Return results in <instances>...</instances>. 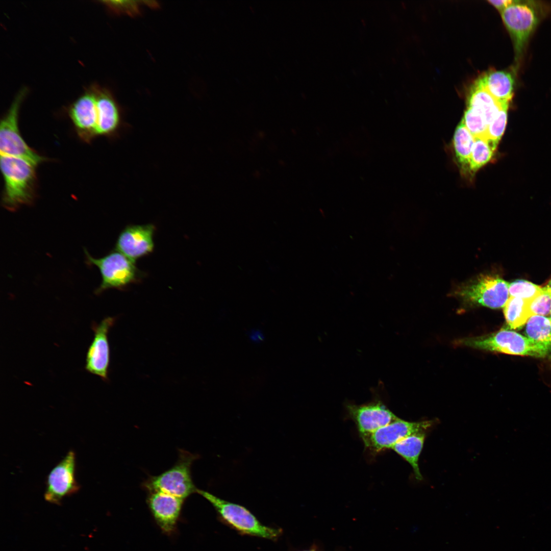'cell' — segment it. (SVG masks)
Instances as JSON below:
<instances>
[{"label":"cell","mask_w":551,"mask_h":551,"mask_svg":"<svg viewBox=\"0 0 551 551\" xmlns=\"http://www.w3.org/2000/svg\"><path fill=\"white\" fill-rule=\"evenodd\" d=\"M0 165L4 180V207L14 211L32 204L36 196V166L21 158L2 155Z\"/></svg>","instance_id":"obj_1"},{"label":"cell","mask_w":551,"mask_h":551,"mask_svg":"<svg viewBox=\"0 0 551 551\" xmlns=\"http://www.w3.org/2000/svg\"><path fill=\"white\" fill-rule=\"evenodd\" d=\"M84 252L87 263L96 266L102 276L101 284L95 291L96 294L109 289L126 290L131 285L141 282L146 274L135 262L115 249L99 258H93L85 249Z\"/></svg>","instance_id":"obj_2"},{"label":"cell","mask_w":551,"mask_h":551,"mask_svg":"<svg viewBox=\"0 0 551 551\" xmlns=\"http://www.w3.org/2000/svg\"><path fill=\"white\" fill-rule=\"evenodd\" d=\"M198 458L197 454L180 449L175 464L159 475L148 477L142 483L143 488L147 492L161 491L183 499L197 493L198 489L192 480L191 466Z\"/></svg>","instance_id":"obj_3"},{"label":"cell","mask_w":551,"mask_h":551,"mask_svg":"<svg viewBox=\"0 0 551 551\" xmlns=\"http://www.w3.org/2000/svg\"><path fill=\"white\" fill-rule=\"evenodd\" d=\"M461 343L477 349L535 357H544L551 350L550 345L534 341L507 330L488 336L466 338Z\"/></svg>","instance_id":"obj_4"},{"label":"cell","mask_w":551,"mask_h":551,"mask_svg":"<svg viewBox=\"0 0 551 551\" xmlns=\"http://www.w3.org/2000/svg\"><path fill=\"white\" fill-rule=\"evenodd\" d=\"M28 89H21L17 93L8 110L1 119L0 124L1 155L24 159L35 166L47 159L31 148L25 142L18 127V114L21 104Z\"/></svg>","instance_id":"obj_5"},{"label":"cell","mask_w":551,"mask_h":551,"mask_svg":"<svg viewBox=\"0 0 551 551\" xmlns=\"http://www.w3.org/2000/svg\"><path fill=\"white\" fill-rule=\"evenodd\" d=\"M197 493L213 506L221 518L243 534L274 540L281 534V530L262 524L242 506L222 499L206 491L198 489Z\"/></svg>","instance_id":"obj_6"},{"label":"cell","mask_w":551,"mask_h":551,"mask_svg":"<svg viewBox=\"0 0 551 551\" xmlns=\"http://www.w3.org/2000/svg\"><path fill=\"white\" fill-rule=\"evenodd\" d=\"M466 303L492 309L504 307L509 297V283L493 274H481L455 292Z\"/></svg>","instance_id":"obj_7"},{"label":"cell","mask_w":551,"mask_h":551,"mask_svg":"<svg viewBox=\"0 0 551 551\" xmlns=\"http://www.w3.org/2000/svg\"><path fill=\"white\" fill-rule=\"evenodd\" d=\"M531 3L514 1L500 13L503 22L513 41L516 58L518 59L539 21L535 5Z\"/></svg>","instance_id":"obj_8"},{"label":"cell","mask_w":551,"mask_h":551,"mask_svg":"<svg viewBox=\"0 0 551 551\" xmlns=\"http://www.w3.org/2000/svg\"><path fill=\"white\" fill-rule=\"evenodd\" d=\"M76 455L69 450L47 476L44 499L60 505L63 498L78 492L80 486L75 478Z\"/></svg>","instance_id":"obj_9"},{"label":"cell","mask_w":551,"mask_h":551,"mask_svg":"<svg viewBox=\"0 0 551 551\" xmlns=\"http://www.w3.org/2000/svg\"><path fill=\"white\" fill-rule=\"evenodd\" d=\"M116 320V317H107L99 324L92 323L91 329L94 332V337L86 354L85 370L98 376L106 382L109 380L110 349L108 334Z\"/></svg>","instance_id":"obj_10"},{"label":"cell","mask_w":551,"mask_h":551,"mask_svg":"<svg viewBox=\"0 0 551 551\" xmlns=\"http://www.w3.org/2000/svg\"><path fill=\"white\" fill-rule=\"evenodd\" d=\"M432 424L431 421L410 422L397 418L373 432L361 436L365 446L379 452L391 448L398 442L414 434L423 432Z\"/></svg>","instance_id":"obj_11"},{"label":"cell","mask_w":551,"mask_h":551,"mask_svg":"<svg viewBox=\"0 0 551 551\" xmlns=\"http://www.w3.org/2000/svg\"><path fill=\"white\" fill-rule=\"evenodd\" d=\"M156 229L152 223L128 224L119 234L115 249L135 263L153 252Z\"/></svg>","instance_id":"obj_12"},{"label":"cell","mask_w":551,"mask_h":551,"mask_svg":"<svg viewBox=\"0 0 551 551\" xmlns=\"http://www.w3.org/2000/svg\"><path fill=\"white\" fill-rule=\"evenodd\" d=\"M67 112L78 136L83 141L89 143L97 136L96 98L90 86L70 105Z\"/></svg>","instance_id":"obj_13"},{"label":"cell","mask_w":551,"mask_h":551,"mask_svg":"<svg viewBox=\"0 0 551 551\" xmlns=\"http://www.w3.org/2000/svg\"><path fill=\"white\" fill-rule=\"evenodd\" d=\"M346 410L355 421L360 437L373 432L398 417L380 400L362 405L346 403Z\"/></svg>","instance_id":"obj_14"},{"label":"cell","mask_w":551,"mask_h":551,"mask_svg":"<svg viewBox=\"0 0 551 551\" xmlns=\"http://www.w3.org/2000/svg\"><path fill=\"white\" fill-rule=\"evenodd\" d=\"M96 98L97 136L114 138L123 127L120 109L110 93L97 85L90 86Z\"/></svg>","instance_id":"obj_15"},{"label":"cell","mask_w":551,"mask_h":551,"mask_svg":"<svg viewBox=\"0 0 551 551\" xmlns=\"http://www.w3.org/2000/svg\"><path fill=\"white\" fill-rule=\"evenodd\" d=\"M184 499L161 491L148 492L147 504L162 531L171 534L175 530Z\"/></svg>","instance_id":"obj_16"},{"label":"cell","mask_w":551,"mask_h":551,"mask_svg":"<svg viewBox=\"0 0 551 551\" xmlns=\"http://www.w3.org/2000/svg\"><path fill=\"white\" fill-rule=\"evenodd\" d=\"M467 106L480 113L488 126L499 111L503 108H508L509 105L498 102L485 88L479 78L470 88Z\"/></svg>","instance_id":"obj_17"},{"label":"cell","mask_w":551,"mask_h":551,"mask_svg":"<svg viewBox=\"0 0 551 551\" xmlns=\"http://www.w3.org/2000/svg\"><path fill=\"white\" fill-rule=\"evenodd\" d=\"M488 91L502 105H509L514 95V78L506 70L489 71L479 77Z\"/></svg>","instance_id":"obj_18"},{"label":"cell","mask_w":551,"mask_h":551,"mask_svg":"<svg viewBox=\"0 0 551 551\" xmlns=\"http://www.w3.org/2000/svg\"><path fill=\"white\" fill-rule=\"evenodd\" d=\"M425 437L424 432H420L405 438L391 448L410 464L415 478L419 481L422 479V476L418 466V459Z\"/></svg>","instance_id":"obj_19"},{"label":"cell","mask_w":551,"mask_h":551,"mask_svg":"<svg viewBox=\"0 0 551 551\" xmlns=\"http://www.w3.org/2000/svg\"><path fill=\"white\" fill-rule=\"evenodd\" d=\"M474 141V137L461 120L455 130L454 146L458 161L463 169H469V163Z\"/></svg>","instance_id":"obj_20"},{"label":"cell","mask_w":551,"mask_h":551,"mask_svg":"<svg viewBox=\"0 0 551 551\" xmlns=\"http://www.w3.org/2000/svg\"><path fill=\"white\" fill-rule=\"evenodd\" d=\"M469 163V169L474 172L487 163L493 156L497 144L484 136L474 137Z\"/></svg>","instance_id":"obj_21"},{"label":"cell","mask_w":551,"mask_h":551,"mask_svg":"<svg viewBox=\"0 0 551 551\" xmlns=\"http://www.w3.org/2000/svg\"><path fill=\"white\" fill-rule=\"evenodd\" d=\"M506 321L512 329H516L525 324L531 316L527 305V300L510 296L504 306Z\"/></svg>","instance_id":"obj_22"},{"label":"cell","mask_w":551,"mask_h":551,"mask_svg":"<svg viewBox=\"0 0 551 551\" xmlns=\"http://www.w3.org/2000/svg\"><path fill=\"white\" fill-rule=\"evenodd\" d=\"M525 332L529 338L551 345V320L546 316H531L527 322Z\"/></svg>","instance_id":"obj_23"},{"label":"cell","mask_w":551,"mask_h":551,"mask_svg":"<svg viewBox=\"0 0 551 551\" xmlns=\"http://www.w3.org/2000/svg\"><path fill=\"white\" fill-rule=\"evenodd\" d=\"M527 305L531 316H546L551 312V294L545 287L542 288L535 296L527 300Z\"/></svg>","instance_id":"obj_24"},{"label":"cell","mask_w":551,"mask_h":551,"mask_svg":"<svg viewBox=\"0 0 551 551\" xmlns=\"http://www.w3.org/2000/svg\"><path fill=\"white\" fill-rule=\"evenodd\" d=\"M462 121L474 137L484 136L488 126L482 115L475 110L467 107Z\"/></svg>","instance_id":"obj_25"},{"label":"cell","mask_w":551,"mask_h":551,"mask_svg":"<svg viewBox=\"0 0 551 551\" xmlns=\"http://www.w3.org/2000/svg\"><path fill=\"white\" fill-rule=\"evenodd\" d=\"M541 287L532 282L517 280L509 284L510 296L530 300L535 296L541 290Z\"/></svg>","instance_id":"obj_26"},{"label":"cell","mask_w":551,"mask_h":551,"mask_svg":"<svg viewBox=\"0 0 551 551\" xmlns=\"http://www.w3.org/2000/svg\"><path fill=\"white\" fill-rule=\"evenodd\" d=\"M508 107L502 108L491 123L487 126L484 136L490 141L498 144L503 136L507 124Z\"/></svg>","instance_id":"obj_27"},{"label":"cell","mask_w":551,"mask_h":551,"mask_svg":"<svg viewBox=\"0 0 551 551\" xmlns=\"http://www.w3.org/2000/svg\"><path fill=\"white\" fill-rule=\"evenodd\" d=\"M110 9L115 11L134 12L137 8L133 1H105L102 2Z\"/></svg>","instance_id":"obj_28"},{"label":"cell","mask_w":551,"mask_h":551,"mask_svg":"<svg viewBox=\"0 0 551 551\" xmlns=\"http://www.w3.org/2000/svg\"><path fill=\"white\" fill-rule=\"evenodd\" d=\"M488 2L495 8L500 13L509 6L511 5L514 1L512 0H489Z\"/></svg>","instance_id":"obj_29"},{"label":"cell","mask_w":551,"mask_h":551,"mask_svg":"<svg viewBox=\"0 0 551 551\" xmlns=\"http://www.w3.org/2000/svg\"><path fill=\"white\" fill-rule=\"evenodd\" d=\"M545 287L548 291V292L551 294V279L548 281Z\"/></svg>","instance_id":"obj_30"},{"label":"cell","mask_w":551,"mask_h":551,"mask_svg":"<svg viewBox=\"0 0 551 551\" xmlns=\"http://www.w3.org/2000/svg\"><path fill=\"white\" fill-rule=\"evenodd\" d=\"M303 551H316V550H303Z\"/></svg>","instance_id":"obj_31"},{"label":"cell","mask_w":551,"mask_h":551,"mask_svg":"<svg viewBox=\"0 0 551 551\" xmlns=\"http://www.w3.org/2000/svg\"><path fill=\"white\" fill-rule=\"evenodd\" d=\"M550 320H551V312H550Z\"/></svg>","instance_id":"obj_32"}]
</instances>
